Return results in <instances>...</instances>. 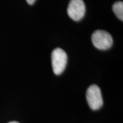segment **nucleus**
Listing matches in <instances>:
<instances>
[{"instance_id": "nucleus-1", "label": "nucleus", "mask_w": 123, "mask_h": 123, "mask_svg": "<svg viewBox=\"0 0 123 123\" xmlns=\"http://www.w3.org/2000/svg\"><path fill=\"white\" fill-rule=\"evenodd\" d=\"M92 42L93 46L101 50L110 49L113 44V38L108 32L98 30L92 34Z\"/></svg>"}, {"instance_id": "nucleus-2", "label": "nucleus", "mask_w": 123, "mask_h": 123, "mask_svg": "<svg viewBox=\"0 0 123 123\" xmlns=\"http://www.w3.org/2000/svg\"><path fill=\"white\" fill-rule=\"evenodd\" d=\"M51 60L54 73L57 75L61 74L65 70L67 65V54L61 48L55 49L52 52Z\"/></svg>"}, {"instance_id": "nucleus-3", "label": "nucleus", "mask_w": 123, "mask_h": 123, "mask_svg": "<svg viewBox=\"0 0 123 123\" xmlns=\"http://www.w3.org/2000/svg\"><path fill=\"white\" fill-rule=\"evenodd\" d=\"M86 98L88 105L92 110H98L103 104L100 89L96 84H92L87 89Z\"/></svg>"}, {"instance_id": "nucleus-4", "label": "nucleus", "mask_w": 123, "mask_h": 123, "mask_svg": "<svg viewBox=\"0 0 123 123\" xmlns=\"http://www.w3.org/2000/svg\"><path fill=\"white\" fill-rule=\"evenodd\" d=\"M67 13L69 17L75 21H79L84 17L86 13V6L83 0H71L69 3Z\"/></svg>"}, {"instance_id": "nucleus-5", "label": "nucleus", "mask_w": 123, "mask_h": 123, "mask_svg": "<svg viewBox=\"0 0 123 123\" xmlns=\"http://www.w3.org/2000/svg\"><path fill=\"white\" fill-rule=\"evenodd\" d=\"M113 11L119 19L123 20V2L122 1H117L113 5Z\"/></svg>"}, {"instance_id": "nucleus-6", "label": "nucleus", "mask_w": 123, "mask_h": 123, "mask_svg": "<svg viewBox=\"0 0 123 123\" xmlns=\"http://www.w3.org/2000/svg\"><path fill=\"white\" fill-rule=\"evenodd\" d=\"M36 0H26L27 2L28 3L29 5H33L34 4V2H35Z\"/></svg>"}, {"instance_id": "nucleus-7", "label": "nucleus", "mask_w": 123, "mask_h": 123, "mask_svg": "<svg viewBox=\"0 0 123 123\" xmlns=\"http://www.w3.org/2000/svg\"><path fill=\"white\" fill-rule=\"evenodd\" d=\"M8 123H19L17 122V121H10V122H9Z\"/></svg>"}]
</instances>
